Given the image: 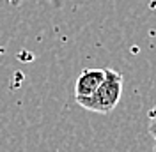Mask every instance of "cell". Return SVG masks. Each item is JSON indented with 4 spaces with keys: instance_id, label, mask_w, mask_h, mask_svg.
<instances>
[{
    "instance_id": "1",
    "label": "cell",
    "mask_w": 156,
    "mask_h": 152,
    "mask_svg": "<svg viewBox=\"0 0 156 152\" xmlns=\"http://www.w3.org/2000/svg\"><path fill=\"white\" fill-rule=\"evenodd\" d=\"M122 95V74L115 69H105V80L90 97L76 99L82 108L96 113H110L121 101Z\"/></svg>"
},
{
    "instance_id": "2",
    "label": "cell",
    "mask_w": 156,
    "mask_h": 152,
    "mask_svg": "<svg viewBox=\"0 0 156 152\" xmlns=\"http://www.w3.org/2000/svg\"><path fill=\"white\" fill-rule=\"evenodd\" d=\"M105 80V69H83L75 81V99L90 97Z\"/></svg>"
},
{
    "instance_id": "3",
    "label": "cell",
    "mask_w": 156,
    "mask_h": 152,
    "mask_svg": "<svg viewBox=\"0 0 156 152\" xmlns=\"http://www.w3.org/2000/svg\"><path fill=\"white\" fill-rule=\"evenodd\" d=\"M147 117H149V134L156 140V106L149 110Z\"/></svg>"
},
{
    "instance_id": "4",
    "label": "cell",
    "mask_w": 156,
    "mask_h": 152,
    "mask_svg": "<svg viewBox=\"0 0 156 152\" xmlns=\"http://www.w3.org/2000/svg\"><path fill=\"white\" fill-rule=\"evenodd\" d=\"M153 152H156V143H154V147H153Z\"/></svg>"
}]
</instances>
